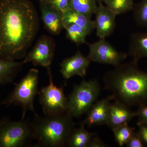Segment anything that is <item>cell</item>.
<instances>
[{"mask_svg": "<svg viewBox=\"0 0 147 147\" xmlns=\"http://www.w3.org/2000/svg\"><path fill=\"white\" fill-rule=\"evenodd\" d=\"M55 51V43L52 38L43 35L25 57L23 63L32 62L34 66L46 68L50 67Z\"/></svg>", "mask_w": 147, "mask_h": 147, "instance_id": "9c48e42d", "label": "cell"}, {"mask_svg": "<svg viewBox=\"0 0 147 147\" xmlns=\"http://www.w3.org/2000/svg\"><path fill=\"white\" fill-rule=\"evenodd\" d=\"M50 6L63 13L69 9L70 0H44Z\"/></svg>", "mask_w": 147, "mask_h": 147, "instance_id": "cb8c5ba5", "label": "cell"}, {"mask_svg": "<svg viewBox=\"0 0 147 147\" xmlns=\"http://www.w3.org/2000/svg\"><path fill=\"white\" fill-rule=\"evenodd\" d=\"M133 10L136 24L140 26L147 28V0H142L134 5Z\"/></svg>", "mask_w": 147, "mask_h": 147, "instance_id": "603a6c76", "label": "cell"}, {"mask_svg": "<svg viewBox=\"0 0 147 147\" xmlns=\"http://www.w3.org/2000/svg\"><path fill=\"white\" fill-rule=\"evenodd\" d=\"M32 121L34 147L67 146L69 137L75 128L73 117L67 112L53 116L41 117L34 113Z\"/></svg>", "mask_w": 147, "mask_h": 147, "instance_id": "3957f363", "label": "cell"}, {"mask_svg": "<svg viewBox=\"0 0 147 147\" xmlns=\"http://www.w3.org/2000/svg\"><path fill=\"white\" fill-rule=\"evenodd\" d=\"M1 101H0V105H1Z\"/></svg>", "mask_w": 147, "mask_h": 147, "instance_id": "4dcf8cb0", "label": "cell"}, {"mask_svg": "<svg viewBox=\"0 0 147 147\" xmlns=\"http://www.w3.org/2000/svg\"><path fill=\"white\" fill-rule=\"evenodd\" d=\"M94 14V22L97 36L99 39L110 36L115 28L117 15L102 3L98 4Z\"/></svg>", "mask_w": 147, "mask_h": 147, "instance_id": "30bf717a", "label": "cell"}, {"mask_svg": "<svg viewBox=\"0 0 147 147\" xmlns=\"http://www.w3.org/2000/svg\"><path fill=\"white\" fill-rule=\"evenodd\" d=\"M40 1L41 18L45 28L54 35L59 34L64 29L63 13L50 6L45 1Z\"/></svg>", "mask_w": 147, "mask_h": 147, "instance_id": "7c38bea8", "label": "cell"}, {"mask_svg": "<svg viewBox=\"0 0 147 147\" xmlns=\"http://www.w3.org/2000/svg\"><path fill=\"white\" fill-rule=\"evenodd\" d=\"M135 128L130 127L128 123L117 127L113 129L115 140L118 144L120 147L125 145L134 132Z\"/></svg>", "mask_w": 147, "mask_h": 147, "instance_id": "7402d4cb", "label": "cell"}, {"mask_svg": "<svg viewBox=\"0 0 147 147\" xmlns=\"http://www.w3.org/2000/svg\"><path fill=\"white\" fill-rule=\"evenodd\" d=\"M136 112L137 117V125H147V105L140 106Z\"/></svg>", "mask_w": 147, "mask_h": 147, "instance_id": "d4e9b609", "label": "cell"}, {"mask_svg": "<svg viewBox=\"0 0 147 147\" xmlns=\"http://www.w3.org/2000/svg\"><path fill=\"white\" fill-rule=\"evenodd\" d=\"M100 86L96 79L82 82L75 85L67 98V112L72 117L79 118L86 114L97 100Z\"/></svg>", "mask_w": 147, "mask_h": 147, "instance_id": "5b68a950", "label": "cell"}, {"mask_svg": "<svg viewBox=\"0 0 147 147\" xmlns=\"http://www.w3.org/2000/svg\"><path fill=\"white\" fill-rule=\"evenodd\" d=\"M64 26L70 24L78 25L84 29L90 34L95 29L94 22L91 16L68 9L63 12Z\"/></svg>", "mask_w": 147, "mask_h": 147, "instance_id": "2e32d148", "label": "cell"}, {"mask_svg": "<svg viewBox=\"0 0 147 147\" xmlns=\"http://www.w3.org/2000/svg\"><path fill=\"white\" fill-rule=\"evenodd\" d=\"M64 29L66 32V36L77 45L86 43V38L88 35V32L78 25L70 24L66 25Z\"/></svg>", "mask_w": 147, "mask_h": 147, "instance_id": "ffe728a7", "label": "cell"}, {"mask_svg": "<svg viewBox=\"0 0 147 147\" xmlns=\"http://www.w3.org/2000/svg\"><path fill=\"white\" fill-rule=\"evenodd\" d=\"M112 100L113 98L111 96H108L105 98L96 100L86 113V117L82 122L88 127L106 125L110 101Z\"/></svg>", "mask_w": 147, "mask_h": 147, "instance_id": "5bb4252c", "label": "cell"}, {"mask_svg": "<svg viewBox=\"0 0 147 147\" xmlns=\"http://www.w3.org/2000/svg\"><path fill=\"white\" fill-rule=\"evenodd\" d=\"M36 9L29 0H0V58L25 57L39 28Z\"/></svg>", "mask_w": 147, "mask_h": 147, "instance_id": "6da1fadb", "label": "cell"}, {"mask_svg": "<svg viewBox=\"0 0 147 147\" xmlns=\"http://www.w3.org/2000/svg\"><path fill=\"white\" fill-rule=\"evenodd\" d=\"M38 78V70L35 68L30 69L26 76L18 83L15 84L13 90L2 103L7 106L13 105L21 107L22 110L21 119H25L28 111H32L34 113V98L39 91Z\"/></svg>", "mask_w": 147, "mask_h": 147, "instance_id": "277c9868", "label": "cell"}, {"mask_svg": "<svg viewBox=\"0 0 147 147\" xmlns=\"http://www.w3.org/2000/svg\"><path fill=\"white\" fill-rule=\"evenodd\" d=\"M129 43L127 55L133 59L138 61L142 58H147V32L132 34Z\"/></svg>", "mask_w": 147, "mask_h": 147, "instance_id": "9a60e30c", "label": "cell"}, {"mask_svg": "<svg viewBox=\"0 0 147 147\" xmlns=\"http://www.w3.org/2000/svg\"><path fill=\"white\" fill-rule=\"evenodd\" d=\"M34 139L30 120L13 121L7 117L0 120V147H30Z\"/></svg>", "mask_w": 147, "mask_h": 147, "instance_id": "8992f818", "label": "cell"}, {"mask_svg": "<svg viewBox=\"0 0 147 147\" xmlns=\"http://www.w3.org/2000/svg\"><path fill=\"white\" fill-rule=\"evenodd\" d=\"M136 112L119 101L110 103L106 125L113 129L124 124L128 123L134 117Z\"/></svg>", "mask_w": 147, "mask_h": 147, "instance_id": "4fadbf2b", "label": "cell"}, {"mask_svg": "<svg viewBox=\"0 0 147 147\" xmlns=\"http://www.w3.org/2000/svg\"><path fill=\"white\" fill-rule=\"evenodd\" d=\"M44 1V0H40V1Z\"/></svg>", "mask_w": 147, "mask_h": 147, "instance_id": "f546056e", "label": "cell"}, {"mask_svg": "<svg viewBox=\"0 0 147 147\" xmlns=\"http://www.w3.org/2000/svg\"><path fill=\"white\" fill-rule=\"evenodd\" d=\"M50 84L42 87L39 91V101L42 107L45 116L59 115L67 112V98L64 93L63 86L58 87L53 82L50 67H47Z\"/></svg>", "mask_w": 147, "mask_h": 147, "instance_id": "52a82bcc", "label": "cell"}, {"mask_svg": "<svg viewBox=\"0 0 147 147\" xmlns=\"http://www.w3.org/2000/svg\"><path fill=\"white\" fill-rule=\"evenodd\" d=\"M90 61L80 51L72 57L64 59L60 64V73L65 81L74 76L84 78Z\"/></svg>", "mask_w": 147, "mask_h": 147, "instance_id": "8fae6325", "label": "cell"}, {"mask_svg": "<svg viewBox=\"0 0 147 147\" xmlns=\"http://www.w3.org/2000/svg\"><path fill=\"white\" fill-rule=\"evenodd\" d=\"M103 82L113 100L129 108L147 105V73L139 69L138 61L116 66L105 74Z\"/></svg>", "mask_w": 147, "mask_h": 147, "instance_id": "7a4b0ae2", "label": "cell"}, {"mask_svg": "<svg viewBox=\"0 0 147 147\" xmlns=\"http://www.w3.org/2000/svg\"><path fill=\"white\" fill-rule=\"evenodd\" d=\"M107 146L96 134L92 138L88 147H104Z\"/></svg>", "mask_w": 147, "mask_h": 147, "instance_id": "4316f807", "label": "cell"}, {"mask_svg": "<svg viewBox=\"0 0 147 147\" xmlns=\"http://www.w3.org/2000/svg\"><path fill=\"white\" fill-rule=\"evenodd\" d=\"M139 130L138 131L144 144L147 145V125H138Z\"/></svg>", "mask_w": 147, "mask_h": 147, "instance_id": "83f0119b", "label": "cell"}, {"mask_svg": "<svg viewBox=\"0 0 147 147\" xmlns=\"http://www.w3.org/2000/svg\"><path fill=\"white\" fill-rule=\"evenodd\" d=\"M24 64L23 62L0 58V85L13 83Z\"/></svg>", "mask_w": 147, "mask_h": 147, "instance_id": "e0dca14e", "label": "cell"}, {"mask_svg": "<svg viewBox=\"0 0 147 147\" xmlns=\"http://www.w3.org/2000/svg\"><path fill=\"white\" fill-rule=\"evenodd\" d=\"M127 147H143L144 144L142 141V139L138 131L133 133L131 138L125 145Z\"/></svg>", "mask_w": 147, "mask_h": 147, "instance_id": "484cf974", "label": "cell"}, {"mask_svg": "<svg viewBox=\"0 0 147 147\" xmlns=\"http://www.w3.org/2000/svg\"><path fill=\"white\" fill-rule=\"evenodd\" d=\"M98 4H102L104 3V0H96Z\"/></svg>", "mask_w": 147, "mask_h": 147, "instance_id": "f1b7e54d", "label": "cell"}, {"mask_svg": "<svg viewBox=\"0 0 147 147\" xmlns=\"http://www.w3.org/2000/svg\"><path fill=\"white\" fill-rule=\"evenodd\" d=\"M85 125L82 122L79 127L74 128L69 139L67 146L88 147L92 138L96 134L88 131L85 128Z\"/></svg>", "mask_w": 147, "mask_h": 147, "instance_id": "ac0fdd59", "label": "cell"}, {"mask_svg": "<svg viewBox=\"0 0 147 147\" xmlns=\"http://www.w3.org/2000/svg\"><path fill=\"white\" fill-rule=\"evenodd\" d=\"M88 44L89 52L86 57L90 62L115 67L122 63L128 56L127 53L117 50L105 38H100L96 42Z\"/></svg>", "mask_w": 147, "mask_h": 147, "instance_id": "ba28073f", "label": "cell"}, {"mask_svg": "<svg viewBox=\"0 0 147 147\" xmlns=\"http://www.w3.org/2000/svg\"><path fill=\"white\" fill-rule=\"evenodd\" d=\"M97 3L96 0H70L69 9L92 17L97 8Z\"/></svg>", "mask_w": 147, "mask_h": 147, "instance_id": "d6986e66", "label": "cell"}, {"mask_svg": "<svg viewBox=\"0 0 147 147\" xmlns=\"http://www.w3.org/2000/svg\"><path fill=\"white\" fill-rule=\"evenodd\" d=\"M134 0H104L106 6L116 15L127 13L134 8Z\"/></svg>", "mask_w": 147, "mask_h": 147, "instance_id": "44dd1931", "label": "cell"}]
</instances>
